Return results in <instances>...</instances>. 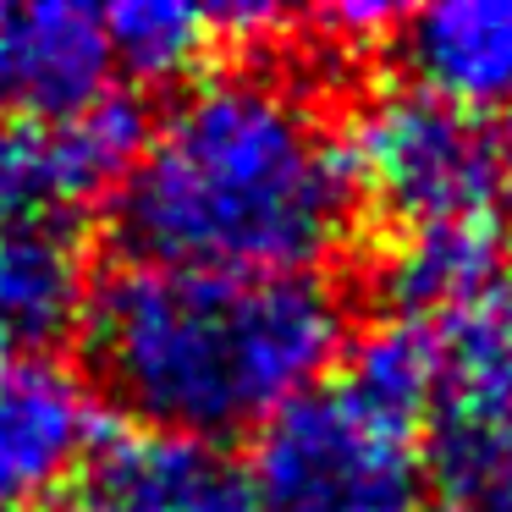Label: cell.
Masks as SVG:
<instances>
[{"instance_id": "6da1fadb", "label": "cell", "mask_w": 512, "mask_h": 512, "mask_svg": "<svg viewBox=\"0 0 512 512\" xmlns=\"http://www.w3.org/2000/svg\"><path fill=\"white\" fill-rule=\"evenodd\" d=\"M358 215L347 144L287 72H204L149 127L116 188L133 259L248 276H320Z\"/></svg>"}, {"instance_id": "7a4b0ae2", "label": "cell", "mask_w": 512, "mask_h": 512, "mask_svg": "<svg viewBox=\"0 0 512 512\" xmlns=\"http://www.w3.org/2000/svg\"><path fill=\"white\" fill-rule=\"evenodd\" d=\"M89 364L111 402L166 435L265 430L314 391L347 336L325 276H248L127 259L94 287Z\"/></svg>"}, {"instance_id": "3957f363", "label": "cell", "mask_w": 512, "mask_h": 512, "mask_svg": "<svg viewBox=\"0 0 512 512\" xmlns=\"http://www.w3.org/2000/svg\"><path fill=\"white\" fill-rule=\"evenodd\" d=\"M254 485L270 512H424V446L413 424L320 380L254 441Z\"/></svg>"}, {"instance_id": "277c9868", "label": "cell", "mask_w": 512, "mask_h": 512, "mask_svg": "<svg viewBox=\"0 0 512 512\" xmlns=\"http://www.w3.org/2000/svg\"><path fill=\"white\" fill-rule=\"evenodd\" d=\"M358 199L386 210L397 226L485 215L501 188L496 138L479 116L397 83L375 89L342 133Z\"/></svg>"}, {"instance_id": "5b68a950", "label": "cell", "mask_w": 512, "mask_h": 512, "mask_svg": "<svg viewBox=\"0 0 512 512\" xmlns=\"http://www.w3.org/2000/svg\"><path fill=\"white\" fill-rule=\"evenodd\" d=\"M100 446V402L78 369L0 347V512L61 507Z\"/></svg>"}, {"instance_id": "8992f818", "label": "cell", "mask_w": 512, "mask_h": 512, "mask_svg": "<svg viewBox=\"0 0 512 512\" xmlns=\"http://www.w3.org/2000/svg\"><path fill=\"white\" fill-rule=\"evenodd\" d=\"M67 512H270L254 474L215 441L166 430L116 435L94 452Z\"/></svg>"}, {"instance_id": "52a82bcc", "label": "cell", "mask_w": 512, "mask_h": 512, "mask_svg": "<svg viewBox=\"0 0 512 512\" xmlns=\"http://www.w3.org/2000/svg\"><path fill=\"white\" fill-rule=\"evenodd\" d=\"M111 94L105 12L78 0H0V111L72 122Z\"/></svg>"}, {"instance_id": "ba28073f", "label": "cell", "mask_w": 512, "mask_h": 512, "mask_svg": "<svg viewBox=\"0 0 512 512\" xmlns=\"http://www.w3.org/2000/svg\"><path fill=\"white\" fill-rule=\"evenodd\" d=\"M501 254L507 248L490 215L397 226V237L375 259V298L397 320L446 325L479 303H496Z\"/></svg>"}, {"instance_id": "9c48e42d", "label": "cell", "mask_w": 512, "mask_h": 512, "mask_svg": "<svg viewBox=\"0 0 512 512\" xmlns=\"http://www.w3.org/2000/svg\"><path fill=\"white\" fill-rule=\"evenodd\" d=\"M397 50L413 89L457 111L512 105V0H446L408 12Z\"/></svg>"}, {"instance_id": "30bf717a", "label": "cell", "mask_w": 512, "mask_h": 512, "mask_svg": "<svg viewBox=\"0 0 512 512\" xmlns=\"http://www.w3.org/2000/svg\"><path fill=\"white\" fill-rule=\"evenodd\" d=\"M89 303V248L67 215L0 232V347L50 353L83 331Z\"/></svg>"}, {"instance_id": "8fae6325", "label": "cell", "mask_w": 512, "mask_h": 512, "mask_svg": "<svg viewBox=\"0 0 512 512\" xmlns=\"http://www.w3.org/2000/svg\"><path fill=\"white\" fill-rule=\"evenodd\" d=\"M424 479L446 512H512V397L435 408Z\"/></svg>"}, {"instance_id": "7c38bea8", "label": "cell", "mask_w": 512, "mask_h": 512, "mask_svg": "<svg viewBox=\"0 0 512 512\" xmlns=\"http://www.w3.org/2000/svg\"><path fill=\"white\" fill-rule=\"evenodd\" d=\"M105 45L138 83L204 78V61L226 45L221 12L182 0H127L105 12Z\"/></svg>"}, {"instance_id": "4fadbf2b", "label": "cell", "mask_w": 512, "mask_h": 512, "mask_svg": "<svg viewBox=\"0 0 512 512\" xmlns=\"http://www.w3.org/2000/svg\"><path fill=\"white\" fill-rule=\"evenodd\" d=\"M342 386L364 397L369 408L391 413L402 424H419L441 402V336L435 325L386 320L353 347L342 369Z\"/></svg>"}, {"instance_id": "5bb4252c", "label": "cell", "mask_w": 512, "mask_h": 512, "mask_svg": "<svg viewBox=\"0 0 512 512\" xmlns=\"http://www.w3.org/2000/svg\"><path fill=\"white\" fill-rule=\"evenodd\" d=\"M67 204H83L67 144L56 127L0 111V232L56 221Z\"/></svg>"}, {"instance_id": "9a60e30c", "label": "cell", "mask_w": 512, "mask_h": 512, "mask_svg": "<svg viewBox=\"0 0 512 512\" xmlns=\"http://www.w3.org/2000/svg\"><path fill=\"white\" fill-rule=\"evenodd\" d=\"M402 6H320L303 23L320 28L325 45H386L402 34Z\"/></svg>"}, {"instance_id": "2e32d148", "label": "cell", "mask_w": 512, "mask_h": 512, "mask_svg": "<svg viewBox=\"0 0 512 512\" xmlns=\"http://www.w3.org/2000/svg\"><path fill=\"white\" fill-rule=\"evenodd\" d=\"M496 166H501V188H512V105H507L501 133H496Z\"/></svg>"}, {"instance_id": "e0dca14e", "label": "cell", "mask_w": 512, "mask_h": 512, "mask_svg": "<svg viewBox=\"0 0 512 512\" xmlns=\"http://www.w3.org/2000/svg\"><path fill=\"white\" fill-rule=\"evenodd\" d=\"M507 309H512V303H507Z\"/></svg>"}, {"instance_id": "ac0fdd59", "label": "cell", "mask_w": 512, "mask_h": 512, "mask_svg": "<svg viewBox=\"0 0 512 512\" xmlns=\"http://www.w3.org/2000/svg\"><path fill=\"white\" fill-rule=\"evenodd\" d=\"M441 512H446V507H441Z\"/></svg>"}]
</instances>
